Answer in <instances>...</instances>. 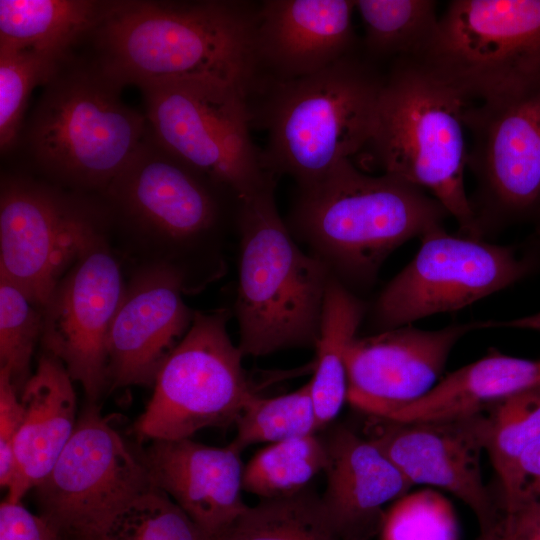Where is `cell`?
<instances>
[{"label":"cell","mask_w":540,"mask_h":540,"mask_svg":"<svg viewBox=\"0 0 540 540\" xmlns=\"http://www.w3.org/2000/svg\"><path fill=\"white\" fill-rule=\"evenodd\" d=\"M276 183L238 201L240 240L235 312L243 355L316 348L331 273L303 252L275 202Z\"/></svg>","instance_id":"4"},{"label":"cell","mask_w":540,"mask_h":540,"mask_svg":"<svg viewBox=\"0 0 540 540\" xmlns=\"http://www.w3.org/2000/svg\"><path fill=\"white\" fill-rule=\"evenodd\" d=\"M210 540H340L323 511L320 496L305 490L262 499Z\"/></svg>","instance_id":"28"},{"label":"cell","mask_w":540,"mask_h":540,"mask_svg":"<svg viewBox=\"0 0 540 540\" xmlns=\"http://www.w3.org/2000/svg\"><path fill=\"white\" fill-rule=\"evenodd\" d=\"M382 540H457L449 502L431 489L406 494L386 513Z\"/></svg>","instance_id":"34"},{"label":"cell","mask_w":540,"mask_h":540,"mask_svg":"<svg viewBox=\"0 0 540 540\" xmlns=\"http://www.w3.org/2000/svg\"><path fill=\"white\" fill-rule=\"evenodd\" d=\"M469 102L540 75V0H453L417 60Z\"/></svg>","instance_id":"10"},{"label":"cell","mask_w":540,"mask_h":540,"mask_svg":"<svg viewBox=\"0 0 540 540\" xmlns=\"http://www.w3.org/2000/svg\"><path fill=\"white\" fill-rule=\"evenodd\" d=\"M0 540H61L57 532L38 514L20 502L5 498L0 504Z\"/></svg>","instance_id":"36"},{"label":"cell","mask_w":540,"mask_h":540,"mask_svg":"<svg viewBox=\"0 0 540 540\" xmlns=\"http://www.w3.org/2000/svg\"><path fill=\"white\" fill-rule=\"evenodd\" d=\"M96 540H210L164 492L152 488L120 511Z\"/></svg>","instance_id":"32"},{"label":"cell","mask_w":540,"mask_h":540,"mask_svg":"<svg viewBox=\"0 0 540 540\" xmlns=\"http://www.w3.org/2000/svg\"><path fill=\"white\" fill-rule=\"evenodd\" d=\"M16 285L0 277V367L8 369L20 394L42 333V311Z\"/></svg>","instance_id":"33"},{"label":"cell","mask_w":540,"mask_h":540,"mask_svg":"<svg viewBox=\"0 0 540 540\" xmlns=\"http://www.w3.org/2000/svg\"><path fill=\"white\" fill-rule=\"evenodd\" d=\"M66 57L31 47L0 46V147L15 144L33 89L46 85Z\"/></svg>","instance_id":"31"},{"label":"cell","mask_w":540,"mask_h":540,"mask_svg":"<svg viewBox=\"0 0 540 540\" xmlns=\"http://www.w3.org/2000/svg\"><path fill=\"white\" fill-rule=\"evenodd\" d=\"M384 82L376 64L356 51L314 74L262 83L248 104L252 127L266 133L267 172L305 187L366 148Z\"/></svg>","instance_id":"2"},{"label":"cell","mask_w":540,"mask_h":540,"mask_svg":"<svg viewBox=\"0 0 540 540\" xmlns=\"http://www.w3.org/2000/svg\"><path fill=\"white\" fill-rule=\"evenodd\" d=\"M516 489L517 499L528 497L540 502V439L523 453L518 462Z\"/></svg>","instance_id":"38"},{"label":"cell","mask_w":540,"mask_h":540,"mask_svg":"<svg viewBox=\"0 0 540 540\" xmlns=\"http://www.w3.org/2000/svg\"><path fill=\"white\" fill-rule=\"evenodd\" d=\"M463 123L471 136L467 168L476 189L470 201L481 236L523 222L540 229V75L468 104Z\"/></svg>","instance_id":"9"},{"label":"cell","mask_w":540,"mask_h":540,"mask_svg":"<svg viewBox=\"0 0 540 540\" xmlns=\"http://www.w3.org/2000/svg\"><path fill=\"white\" fill-rule=\"evenodd\" d=\"M228 318L225 309L194 312L135 423L141 440L185 439L204 428L228 427L257 396L242 366L244 355L227 332Z\"/></svg>","instance_id":"8"},{"label":"cell","mask_w":540,"mask_h":540,"mask_svg":"<svg viewBox=\"0 0 540 540\" xmlns=\"http://www.w3.org/2000/svg\"><path fill=\"white\" fill-rule=\"evenodd\" d=\"M364 27L365 56L378 60H420L439 26L433 0H356Z\"/></svg>","instance_id":"26"},{"label":"cell","mask_w":540,"mask_h":540,"mask_svg":"<svg viewBox=\"0 0 540 540\" xmlns=\"http://www.w3.org/2000/svg\"><path fill=\"white\" fill-rule=\"evenodd\" d=\"M125 286L118 261L102 235L56 285L42 308L41 341L90 403L108 386L107 340Z\"/></svg>","instance_id":"15"},{"label":"cell","mask_w":540,"mask_h":540,"mask_svg":"<svg viewBox=\"0 0 540 540\" xmlns=\"http://www.w3.org/2000/svg\"><path fill=\"white\" fill-rule=\"evenodd\" d=\"M484 449L497 474L502 507L517 499L516 471L523 453L540 439V385L519 391L484 411Z\"/></svg>","instance_id":"27"},{"label":"cell","mask_w":540,"mask_h":540,"mask_svg":"<svg viewBox=\"0 0 540 540\" xmlns=\"http://www.w3.org/2000/svg\"><path fill=\"white\" fill-rule=\"evenodd\" d=\"M152 488L141 455L90 403L34 490L39 515L61 540H96L120 511Z\"/></svg>","instance_id":"11"},{"label":"cell","mask_w":540,"mask_h":540,"mask_svg":"<svg viewBox=\"0 0 540 540\" xmlns=\"http://www.w3.org/2000/svg\"><path fill=\"white\" fill-rule=\"evenodd\" d=\"M506 326L531 328V319L471 321L438 330L404 325L368 337L356 336L345 353L347 400L369 416L390 419L437 383L463 336Z\"/></svg>","instance_id":"16"},{"label":"cell","mask_w":540,"mask_h":540,"mask_svg":"<svg viewBox=\"0 0 540 540\" xmlns=\"http://www.w3.org/2000/svg\"><path fill=\"white\" fill-rule=\"evenodd\" d=\"M157 146L237 202L276 183L253 141L247 98L235 87L201 80L141 87Z\"/></svg>","instance_id":"7"},{"label":"cell","mask_w":540,"mask_h":540,"mask_svg":"<svg viewBox=\"0 0 540 540\" xmlns=\"http://www.w3.org/2000/svg\"><path fill=\"white\" fill-rule=\"evenodd\" d=\"M327 461L325 441L315 434L272 443L244 467L243 490L261 500L295 495L325 471Z\"/></svg>","instance_id":"29"},{"label":"cell","mask_w":540,"mask_h":540,"mask_svg":"<svg viewBox=\"0 0 540 540\" xmlns=\"http://www.w3.org/2000/svg\"><path fill=\"white\" fill-rule=\"evenodd\" d=\"M367 438L373 441L414 485L443 489L475 514L480 533L500 521V500L484 483V412L462 418L396 421L369 416Z\"/></svg>","instance_id":"17"},{"label":"cell","mask_w":540,"mask_h":540,"mask_svg":"<svg viewBox=\"0 0 540 540\" xmlns=\"http://www.w3.org/2000/svg\"><path fill=\"white\" fill-rule=\"evenodd\" d=\"M352 0H264L255 28L258 87L314 74L357 51Z\"/></svg>","instance_id":"19"},{"label":"cell","mask_w":540,"mask_h":540,"mask_svg":"<svg viewBox=\"0 0 540 540\" xmlns=\"http://www.w3.org/2000/svg\"><path fill=\"white\" fill-rule=\"evenodd\" d=\"M73 380L65 366L44 353L25 383L24 409L15 443V471L8 488L10 501L20 502L48 475L70 440L78 417Z\"/></svg>","instance_id":"22"},{"label":"cell","mask_w":540,"mask_h":540,"mask_svg":"<svg viewBox=\"0 0 540 540\" xmlns=\"http://www.w3.org/2000/svg\"><path fill=\"white\" fill-rule=\"evenodd\" d=\"M114 2L1 0L0 46L31 47L66 57L69 48L96 31Z\"/></svg>","instance_id":"24"},{"label":"cell","mask_w":540,"mask_h":540,"mask_svg":"<svg viewBox=\"0 0 540 540\" xmlns=\"http://www.w3.org/2000/svg\"><path fill=\"white\" fill-rule=\"evenodd\" d=\"M23 405L10 372L0 367V485L9 488L15 471V443L22 425Z\"/></svg>","instance_id":"35"},{"label":"cell","mask_w":540,"mask_h":540,"mask_svg":"<svg viewBox=\"0 0 540 540\" xmlns=\"http://www.w3.org/2000/svg\"><path fill=\"white\" fill-rule=\"evenodd\" d=\"M101 234L83 204L50 187L6 178L0 194V277L40 309L82 252Z\"/></svg>","instance_id":"13"},{"label":"cell","mask_w":540,"mask_h":540,"mask_svg":"<svg viewBox=\"0 0 540 540\" xmlns=\"http://www.w3.org/2000/svg\"><path fill=\"white\" fill-rule=\"evenodd\" d=\"M186 285L179 269L160 262L125 286L107 340L111 388L154 385L162 363L193 321L195 311L183 300Z\"/></svg>","instance_id":"18"},{"label":"cell","mask_w":540,"mask_h":540,"mask_svg":"<svg viewBox=\"0 0 540 540\" xmlns=\"http://www.w3.org/2000/svg\"><path fill=\"white\" fill-rule=\"evenodd\" d=\"M328 461L323 511L340 540H371L380 534L384 507L413 484L373 441L338 425L324 439Z\"/></svg>","instance_id":"21"},{"label":"cell","mask_w":540,"mask_h":540,"mask_svg":"<svg viewBox=\"0 0 540 540\" xmlns=\"http://www.w3.org/2000/svg\"><path fill=\"white\" fill-rule=\"evenodd\" d=\"M364 303L333 275L324 297L316 363L310 380L319 430L332 422L347 400L345 353L356 337Z\"/></svg>","instance_id":"25"},{"label":"cell","mask_w":540,"mask_h":540,"mask_svg":"<svg viewBox=\"0 0 540 540\" xmlns=\"http://www.w3.org/2000/svg\"><path fill=\"white\" fill-rule=\"evenodd\" d=\"M230 445L240 453L256 443H277L319 430L310 381L297 390L271 398L255 396L235 421Z\"/></svg>","instance_id":"30"},{"label":"cell","mask_w":540,"mask_h":540,"mask_svg":"<svg viewBox=\"0 0 540 540\" xmlns=\"http://www.w3.org/2000/svg\"><path fill=\"white\" fill-rule=\"evenodd\" d=\"M539 266L540 242L536 250L520 254L512 246L438 227L420 238L415 257L379 295L375 325L384 331L458 310L521 281Z\"/></svg>","instance_id":"12"},{"label":"cell","mask_w":540,"mask_h":540,"mask_svg":"<svg viewBox=\"0 0 540 540\" xmlns=\"http://www.w3.org/2000/svg\"><path fill=\"white\" fill-rule=\"evenodd\" d=\"M477 540H499L497 525L488 532L480 533V536Z\"/></svg>","instance_id":"39"},{"label":"cell","mask_w":540,"mask_h":540,"mask_svg":"<svg viewBox=\"0 0 540 540\" xmlns=\"http://www.w3.org/2000/svg\"><path fill=\"white\" fill-rule=\"evenodd\" d=\"M448 215L425 190L385 173L365 174L347 159L319 182L297 187L286 223L350 289L370 285L390 253L442 227Z\"/></svg>","instance_id":"3"},{"label":"cell","mask_w":540,"mask_h":540,"mask_svg":"<svg viewBox=\"0 0 540 540\" xmlns=\"http://www.w3.org/2000/svg\"><path fill=\"white\" fill-rule=\"evenodd\" d=\"M468 104L421 62L395 60L385 74L367 147L383 173L431 192L462 235L483 238L464 182L468 147L463 113Z\"/></svg>","instance_id":"5"},{"label":"cell","mask_w":540,"mask_h":540,"mask_svg":"<svg viewBox=\"0 0 540 540\" xmlns=\"http://www.w3.org/2000/svg\"><path fill=\"white\" fill-rule=\"evenodd\" d=\"M45 86L28 130L33 156L62 181L107 190L144 146V118L98 70H60Z\"/></svg>","instance_id":"6"},{"label":"cell","mask_w":540,"mask_h":540,"mask_svg":"<svg viewBox=\"0 0 540 540\" xmlns=\"http://www.w3.org/2000/svg\"><path fill=\"white\" fill-rule=\"evenodd\" d=\"M240 452L191 438L154 440L141 457L155 488L164 492L211 539L245 509Z\"/></svg>","instance_id":"20"},{"label":"cell","mask_w":540,"mask_h":540,"mask_svg":"<svg viewBox=\"0 0 540 540\" xmlns=\"http://www.w3.org/2000/svg\"><path fill=\"white\" fill-rule=\"evenodd\" d=\"M106 191L130 220L180 258L217 254L223 197L234 199L161 148L154 153L145 145Z\"/></svg>","instance_id":"14"},{"label":"cell","mask_w":540,"mask_h":540,"mask_svg":"<svg viewBox=\"0 0 540 540\" xmlns=\"http://www.w3.org/2000/svg\"><path fill=\"white\" fill-rule=\"evenodd\" d=\"M497 528L499 540H540V502L520 497L503 508Z\"/></svg>","instance_id":"37"},{"label":"cell","mask_w":540,"mask_h":540,"mask_svg":"<svg viewBox=\"0 0 540 540\" xmlns=\"http://www.w3.org/2000/svg\"><path fill=\"white\" fill-rule=\"evenodd\" d=\"M251 1L114 2L96 29L97 70L115 86L201 80L237 88L258 84Z\"/></svg>","instance_id":"1"},{"label":"cell","mask_w":540,"mask_h":540,"mask_svg":"<svg viewBox=\"0 0 540 540\" xmlns=\"http://www.w3.org/2000/svg\"><path fill=\"white\" fill-rule=\"evenodd\" d=\"M540 385V360L493 351L437 382L390 420L453 419L484 412L501 399Z\"/></svg>","instance_id":"23"}]
</instances>
